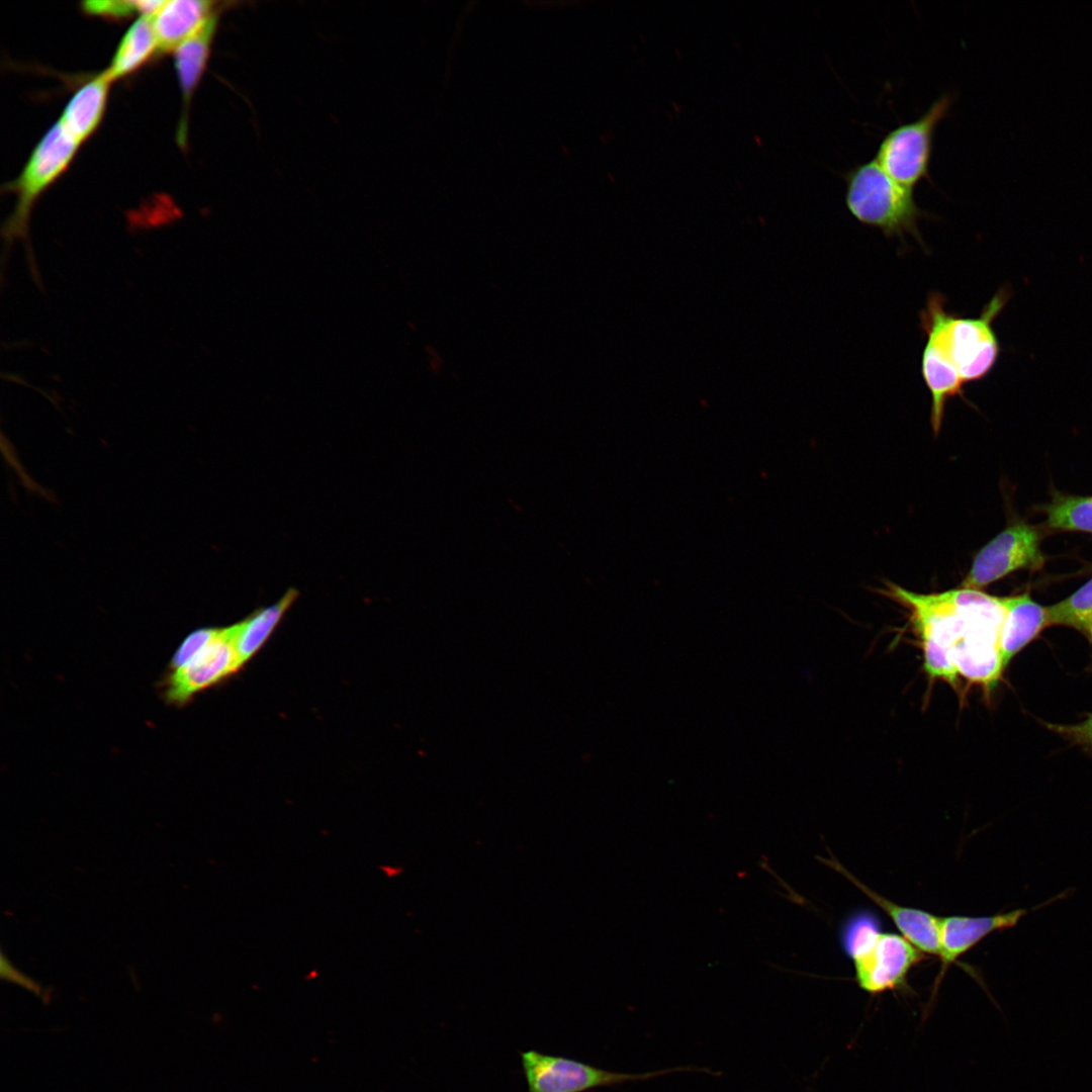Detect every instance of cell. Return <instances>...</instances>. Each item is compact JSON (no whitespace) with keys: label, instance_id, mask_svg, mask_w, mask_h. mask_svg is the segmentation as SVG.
I'll return each instance as SVG.
<instances>
[{"label":"cell","instance_id":"cell-16","mask_svg":"<svg viewBox=\"0 0 1092 1092\" xmlns=\"http://www.w3.org/2000/svg\"><path fill=\"white\" fill-rule=\"evenodd\" d=\"M110 83L102 72L80 87L67 103L59 121L79 144L100 123Z\"/></svg>","mask_w":1092,"mask_h":1092},{"label":"cell","instance_id":"cell-23","mask_svg":"<svg viewBox=\"0 0 1092 1092\" xmlns=\"http://www.w3.org/2000/svg\"><path fill=\"white\" fill-rule=\"evenodd\" d=\"M1049 729L1060 734L1070 742L1092 749V714L1077 724H1045Z\"/></svg>","mask_w":1092,"mask_h":1092},{"label":"cell","instance_id":"cell-24","mask_svg":"<svg viewBox=\"0 0 1092 1092\" xmlns=\"http://www.w3.org/2000/svg\"><path fill=\"white\" fill-rule=\"evenodd\" d=\"M1 978L17 984L37 996L42 993L41 987L34 980L17 971L10 961L5 958L4 953H1Z\"/></svg>","mask_w":1092,"mask_h":1092},{"label":"cell","instance_id":"cell-4","mask_svg":"<svg viewBox=\"0 0 1092 1092\" xmlns=\"http://www.w3.org/2000/svg\"><path fill=\"white\" fill-rule=\"evenodd\" d=\"M843 178L845 205L856 220L888 237L911 235L920 241L917 223L925 213L913 190L898 184L874 159L846 171Z\"/></svg>","mask_w":1092,"mask_h":1092},{"label":"cell","instance_id":"cell-15","mask_svg":"<svg viewBox=\"0 0 1092 1092\" xmlns=\"http://www.w3.org/2000/svg\"><path fill=\"white\" fill-rule=\"evenodd\" d=\"M1006 615L1000 647L1004 667L1024 646L1048 626L1046 608L1034 602L1028 593L1001 598Z\"/></svg>","mask_w":1092,"mask_h":1092},{"label":"cell","instance_id":"cell-6","mask_svg":"<svg viewBox=\"0 0 1092 1092\" xmlns=\"http://www.w3.org/2000/svg\"><path fill=\"white\" fill-rule=\"evenodd\" d=\"M952 101L950 94L941 95L917 119L899 124L883 138L874 160L901 186L914 191L922 180L930 181L934 132Z\"/></svg>","mask_w":1092,"mask_h":1092},{"label":"cell","instance_id":"cell-2","mask_svg":"<svg viewBox=\"0 0 1092 1092\" xmlns=\"http://www.w3.org/2000/svg\"><path fill=\"white\" fill-rule=\"evenodd\" d=\"M1007 299V292L1000 290L979 316L967 317L950 312L940 293L929 295L921 328L937 338L964 384L982 379L995 365L999 343L992 324Z\"/></svg>","mask_w":1092,"mask_h":1092},{"label":"cell","instance_id":"cell-14","mask_svg":"<svg viewBox=\"0 0 1092 1092\" xmlns=\"http://www.w3.org/2000/svg\"><path fill=\"white\" fill-rule=\"evenodd\" d=\"M218 13L207 20L193 35L175 51V68L183 97V113L178 130V143H186L187 112L191 97L206 67L217 28Z\"/></svg>","mask_w":1092,"mask_h":1092},{"label":"cell","instance_id":"cell-20","mask_svg":"<svg viewBox=\"0 0 1092 1092\" xmlns=\"http://www.w3.org/2000/svg\"><path fill=\"white\" fill-rule=\"evenodd\" d=\"M1048 626L1064 625L1084 631L1092 619V578L1067 599L1046 607Z\"/></svg>","mask_w":1092,"mask_h":1092},{"label":"cell","instance_id":"cell-8","mask_svg":"<svg viewBox=\"0 0 1092 1092\" xmlns=\"http://www.w3.org/2000/svg\"><path fill=\"white\" fill-rule=\"evenodd\" d=\"M1044 558L1036 529L1025 523L1009 526L975 556L962 587L977 589L1021 568H1040Z\"/></svg>","mask_w":1092,"mask_h":1092},{"label":"cell","instance_id":"cell-17","mask_svg":"<svg viewBox=\"0 0 1092 1092\" xmlns=\"http://www.w3.org/2000/svg\"><path fill=\"white\" fill-rule=\"evenodd\" d=\"M297 597V589L289 588L278 602L234 624V646L241 666L263 646Z\"/></svg>","mask_w":1092,"mask_h":1092},{"label":"cell","instance_id":"cell-21","mask_svg":"<svg viewBox=\"0 0 1092 1092\" xmlns=\"http://www.w3.org/2000/svg\"><path fill=\"white\" fill-rule=\"evenodd\" d=\"M82 10L88 15L100 16L110 19H123L135 13H143L142 0H105L85 1L81 3Z\"/></svg>","mask_w":1092,"mask_h":1092},{"label":"cell","instance_id":"cell-13","mask_svg":"<svg viewBox=\"0 0 1092 1092\" xmlns=\"http://www.w3.org/2000/svg\"><path fill=\"white\" fill-rule=\"evenodd\" d=\"M926 342L921 358V373L931 395L930 423L937 435L940 431L947 400L963 394V381L937 338L925 332Z\"/></svg>","mask_w":1092,"mask_h":1092},{"label":"cell","instance_id":"cell-25","mask_svg":"<svg viewBox=\"0 0 1092 1092\" xmlns=\"http://www.w3.org/2000/svg\"><path fill=\"white\" fill-rule=\"evenodd\" d=\"M1083 632L1088 636V638L1090 639V641L1092 643V619L1090 620V622L1088 623V625L1086 626V628H1085V630Z\"/></svg>","mask_w":1092,"mask_h":1092},{"label":"cell","instance_id":"cell-5","mask_svg":"<svg viewBox=\"0 0 1092 1092\" xmlns=\"http://www.w3.org/2000/svg\"><path fill=\"white\" fill-rule=\"evenodd\" d=\"M79 146L61 122H56L33 149L20 175L6 186L16 195L15 207L2 228L6 250L15 240L28 241L35 201L65 171Z\"/></svg>","mask_w":1092,"mask_h":1092},{"label":"cell","instance_id":"cell-3","mask_svg":"<svg viewBox=\"0 0 1092 1092\" xmlns=\"http://www.w3.org/2000/svg\"><path fill=\"white\" fill-rule=\"evenodd\" d=\"M840 941L859 988L874 995L904 987L911 969L923 959L903 935L883 931L880 919L867 910L844 921Z\"/></svg>","mask_w":1092,"mask_h":1092},{"label":"cell","instance_id":"cell-19","mask_svg":"<svg viewBox=\"0 0 1092 1092\" xmlns=\"http://www.w3.org/2000/svg\"><path fill=\"white\" fill-rule=\"evenodd\" d=\"M1045 514L1053 529L1092 533V496L1058 494L1045 507Z\"/></svg>","mask_w":1092,"mask_h":1092},{"label":"cell","instance_id":"cell-11","mask_svg":"<svg viewBox=\"0 0 1092 1092\" xmlns=\"http://www.w3.org/2000/svg\"><path fill=\"white\" fill-rule=\"evenodd\" d=\"M1027 911L1026 909H1015L993 916L940 917L941 973L990 933L1016 925Z\"/></svg>","mask_w":1092,"mask_h":1092},{"label":"cell","instance_id":"cell-9","mask_svg":"<svg viewBox=\"0 0 1092 1092\" xmlns=\"http://www.w3.org/2000/svg\"><path fill=\"white\" fill-rule=\"evenodd\" d=\"M241 667L234 646V625L218 628L215 637L197 655L171 672L166 696L172 703L184 704Z\"/></svg>","mask_w":1092,"mask_h":1092},{"label":"cell","instance_id":"cell-7","mask_svg":"<svg viewBox=\"0 0 1092 1092\" xmlns=\"http://www.w3.org/2000/svg\"><path fill=\"white\" fill-rule=\"evenodd\" d=\"M528 1092H584L598 1087L650 1080L677 1072H706L698 1067H676L645 1073H619L603 1070L573 1059L545 1055L537 1051L521 1054Z\"/></svg>","mask_w":1092,"mask_h":1092},{"label":"cell","instance_id":"cell-12","mask_svg":"<svg viewBox=\"0 0 1092 1092\" xmlns=\"http://www.w3.org/2000/svg\"><path fill=\"white\" fill-rule=\"evenodd\" d=\"M217 4L210 0L166 1L152 16L158 53L175 51L217 13Z\"/></svg>","mask_w":1092,"mask_h":1092},{"label":"cell","instance_id":"cell-22","mask_svg":"<svg viewBox=\"0 0 1092 1092\" xmlns=\"http://www.w3.org/2000/svg\"><path fill=\"white\" fill-rule=\"evenodd\" d=\"M218 628H202L191 632L176 650L171 661L172 670L188 663L215 637Z\"/></svg>","mask_w":1092,"mask_h":1092},{"label":"cell","instance_id":"cell-18","mask_svg":"<svg viewBox=\"0 0 1092 1092\" xmlns=\"http://www.w3.org/2000/svg\"><path fill=\"white\" fill-rule=\"evenodd\" d=\"M158 40L152 16L141 15L119 42L110 66L103 72L112 82L143 66L155 52Z\"/></svg>","mask_w":1092,"mask_h":1092},{"label":"cell","instance_id":"cell-10","mask_svg":"<svg viewBox=\"0 0 1092 1092\" xmlns=\"http://www.w3.org/2000/svg\"><path fill=\"white\" fill-rule=\"evenodd\" d=\"M824 863L844 876L856 886L885 913H887L901 934L921 952L940 958L939 918L924 910L900 906L858 881L835 858H825Z\"/></svg>","mask_w":1092,"mask_h":1092},{"label":"cell","instance_id":"cell-1","mask_svg":"<svg viewBox=\"0 0 1092 1092\" xmlns=\"http://www.w3.org/2000/svg\"><path fill=\"white\" fill-rule=\"evenodd\" d=\"M885 593L909 611L922 641L924 668L931 677L956 681L951 653L959 642L1000 641L1006 615L1001 598L965 587L916 594L895 583H887Z\"/></svg>","mask_w":1092,"mask_h":1092}]
</instances>
